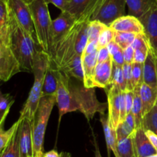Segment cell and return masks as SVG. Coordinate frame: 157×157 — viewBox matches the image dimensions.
Returning a JSON list of instances; mask_svg holds the SVG:
<instances>
[{"label":"cell","mask_w":157,"mask_h":157,"mask_svg":"<svg viewBox=\"0 0 157 157\" xmlns=\"http://www.w3.org/2000/svg\"><path fill=\"white\" fill-rule=\"evenodd\" d=\"M69 76H73L77 79L84 82V72L82 67V58L81 55H76L70 62L61 69Z\"/></svg>","instance_id":"484cf974"},{"label":"cell","mask_w":157,"mask_h":157,"mask_svg":"<svg viewBox=\"0 0 157 157\" xmlns=\"http://www.w3.org/2000/svg\"><path fill=\"white\" fill-rule=\"evenodd\" d=\"M147 157H157V153L153 154V155H149V156Z\"/></svg>","instance_id":"11a10c76"},{"label":"cell","mask_w":157,"mask_h":157,"mask_svg":"<svg viewBox=\"0 0 157 157\" xmlns=\"http://www.w3.org/2000/svg\"><path fill=\"white\" fill-rule=\"evenodd\" d=\"M149 51L145 49H134V58L133 62L144 63L148 55Z\"/></svg>","instance_id":"ab89813d"},{"label":"cell","mask_w":157,"mask_h":157,"mask_svg":"<svg viewBox=\"0 0 157 157\" xmlns=\"http://www.w3.org/2000/svg\"><path fill=\"white\" fill-rule=\"evenodd\" d=\"M59 75L60 70L50 58L43 83L42 96L56 95Z\"/></svg>","instance_id":"e0dca14e"},{"label":"cell","mask_w":157,"mask_h":157,"mask_svg":"<svg viewBox=\"0 0 157 157\" xmlns=\"http://www.w3.org/2000/svg\"><path fill=\"white\" fill-rule=\"evenodd\" d=\"M136 34L131 32H114L113 34V41L122 49H126L132 45L136 38Z\"/></svg>","instance_id":"1f68e13d"},{"label":"cell","mask_w":157,"mask_h":157,"mask_svg":"<svg viewBox=\"0 0 157 157\" xmlns=\"http://www.w3.org/2000/svg\"><path fill=\"white\" fill-rule=\"evenodd\" d=\"M10 109H8L4 111H0V125H2V123H5L6 119L7 117L8 114H9V111H10Z\"/></svg>","instance_id":"f907efd6"},{"label":"cell","mask_w":157,"mask_h":157,"mask_svg":"<svg viewBox=\"0 0 157 157\" xmlns=\"http://www.w3.org/2000/svg\"><path fill=\"white\" fill-rule=\"evenodd\" d=\"M140 87H136L133 90L134 92V98H133V107L131 109V113L133 114L136 123V129L142 128V123L144 115H143V105L141 101L140 95Z\"/></svg>","instance_id":"4316f807"},{"label":"cell","mask_w":157,"mask_h":157,"mask_svg":"<svg viewBox=\"0 0 157 157\" xmlns=\"http://www.w3.org/2000/svg\"><path fill=\"white\" fill-rule=\"evenodd\" d=\"M122 68L126 83V89H127L126 91H133L134 87H133V78H132V64L125 62Z\"/></svg>","instance_id":"d590c367"},{"label":"cell","mask_w":157,"mask_h":157,"mask_svg":"<svg viewBox=\"0 0 157 157\" xmlns=\"http://www.w3.org/2000/svg\"><path fill=\"white\" fill-rule=\"evenodd\" d=\"M113 34H114V32L109 26H107L101 32L99 38H98V46H99V49L106 47L112 40H113Z\"/></svg>","instance_id":"e575fe53"},{"label":"cell","mask_w":157,"mask_h":157,"mask_svg":"<svg viewBox=\"0 0 157 157\" xmlns=\"http://www.w3.org/2000/svg\"><path fill=\"white\" fill-rule=\"evenodd\" d=\"M140 95L143 105V115H144L156 104L157 89L143 83L140 87Z\"/></svg>","instance_id":"ffe728a7"},{"label":"cell","mask_w":157,"mask_h":157,"mask_svg":"<svg viewBox=\"0 0 157 157\" xmlns=\"http://www.w3.org/2000/svg\"><path fill=\"white\" fill-rule=\"evenodd\" d=\"M136 129H133V128L130 127L126 121L121 123L116 129L117 135L118 136H130L134 133Z\"/></svg>","instance_id":"74e56055"},{"label":"cell","mask_w":157,"mask_h":157,"mask_svg":"<svg viewBox=\"0 0 157 157\" xmlns=\"http://www.w3.org/2000/svg\"><path fill=\"white\" fill-rule=\"evenodd\" d=\"M43 157H61V154L58 153V151L55 149H52V150L44 153Z\"/></svg>","instance_id":"681fc988"},{"label":"cell","mask_w":157,"mask_h":157,"mask_svg":"<svg viewBox=\"0 0 157 157\" xmlns=\"http://www.w3.org/2000/svg\"><path fill=\"white\" fill-rule=\"evenodd\" d=\"M9 8L8 0H0V38L9 43Z\"/></svg>","instance_id":"cb8c5ba5"},{"label":"cell","mask_w":157,"mask_h":157,"mask_svg":"<svg viewBox=\"0 0 157 157\" xmlns=\"http://www.w3.org/2000/svg\"><path fill=\"white\" fill-rule=\"evenodd\" d=\"M21 72L19 63L9 43L0 38V81L7 82Z\"/></svg>","instance_id":"9c48e42d"},{"label":"cell","mask_w":157,"mask_h":157,"mask_svg":"<svg viewBox=\"0 0 157 157\" xmlns=\"http://www.w3.org/2000/svg\"><path fill=\"white\" fill-rule=\"evenodd\" d=\"M28 5L32 14L38 44L41 49L49 55L50 30L52 20L48 4L44 0H32Z\"/></svg>","instance_id":"8992f818"},{"label":"cell","mask_w":157,"mask_h":157,"mask_svg":"<svg viewBox=\"0 0 157 157\" xmlns=\"http://www.w3.org/2000/svg\"><path fill=\"white\" fill-rule=\"evenodd\" d=\"M107 26L98 20H93L88 23L87 26V42L98 40L101 32Z\"/></svg>","instance_id":"d6a6232c"},{"label":"cell","mask_w":157,"mask_h":157,"mask_svg":"<svg viewBox=\"0 0 157 157\" xmlns=\"http://www.w3.org/2000/svg\"><path fill=\"white\" fill-rule=\"evenodd\" d=\"M76 22L75 17L67 11L61 12L59 16L52 20L50 30V50L49 56L52 55L60 40L67 33Z\"/></svg>","instance_id":"30bf717a"},{"label":"cell","mask_w":157,"mask_h":157,"mask_svg":"<svg viewBox=\"0 0 157 157\" xmlns=\"http://www.w3.org/2000/svg\"><path fill=\"white\" fill-rule=\"evenodd\" d=\"M0 157H21L19 148V137H18V127L11 139L8 146L3 151Z\"/></svg>","instance_id":"83f0119b"},{"label":"cell","mask_w":157,"mask_h":157,"mask_svg":"<svg viewBox=\"0 0 157 157\" xmlns=\"http://www.w3.org/2000/svg\"><path fill=\"white\" fill-rule=\"evenodd\" d=\"M125 0H105L101 9L94 15L91 21L98 20L107 26L118 18L125 15Z\"/></svg>","instance_id":"8fae6325"},{"label":"cell","mask_w":157,"mask_h":157,"mask_svg":"<svg viewBox=\"0 0 157 157\" xmlns=\"http://www.w3.org/2000/svg\"><path fill=\"white\" fill-rule=\"evenodd\" d=\"M133 134L130 136L117 135V149L119 157H136L133 143Z\"/></svg>","instance_id":"d4e9b609"},{"label":"cell","mask_w":157,"mask_h":157,"mask_svg":"<svg viewBox=\"0 0 157 157\" xmlns=\"http://www.w3.org/2000/svg\"><path fill=\"white\" fill-rule=\"evenodd\" d=\"M108 105V120L114 129L125 120L127 117L125 103V92L117 87L110 86L106 89Z\"/></svg>","instance_id":"52a82bcc"},{"label":"cell","mask_w":157,"mask_h":157,"mask_svg":"<svg viewBox=\"0 0 157 157\" xmlns=\"http://www.w3.org/2000/svg\"><path fill=\"white\" fill-rule=\"evenodd\" d=\"M105 0H70L66 11L70 12L76 21H91L92 17L101 9Z\"/></svg>","instance_id":"ba28073f"},{"label":"cell","mask_w":157,"mask_h":157,"mask_svg":"<svg viewBox=\"0 0 157 157\" xmlns=\"http://www.w3.org/2000/svg\"><path fill=\"white\" fill-rule=\"evenodd\" d=\"M150 51H151L152 54H153V58H154V61H155V64H156V74H157V49H155V50H153V49H151L150 48Z\"/></svg>","instance_id":"816d5d0a"},{"label":"cell","mask_w":157,"mask_h":157,"mask_svg":"<svg viewBox=\"0 0 157 157\" xmlns=\"http://www.w3.org/2000/svg\"><path fill=\"white\" fill-rule=\"evenodd\" d=\"M45 3L48 4H52L56 6L58 9H61V12L66 11L70 0H44Z\"/></svg>","instance_id":"60d3db41"},{"label":"cell","mask_w":157,"mask_h":157,"mask_svg":"<svg viewBox=\"0 0 157 157\" xmlns=\"http://www.w3.org/2000/svg\"><path fill=\"white\" fill-rule=\"evenodd\" d=\"M19 123L20 119H18V121L15 122V123H14L9 129H7V130H5V129H3L4 123L0 125V155H2L3 151L5 150L6 146H8L9 143L10 142L11 139L13 136L14 133H15V132L16 131V129H18V126H19Z\"/></svg>","instance_id":"f1b7e54d"},{"label":"cell","mask_w":157,"mask_h":157,"mask_svg":"<svg viewBox=\"0 0 157 157\" xmlns=\"http://www.w3.org/2000/svg\"><path fill=\"white\" fill-rule=\"evenodd\" d=\"M110 58V53L107 47H103L98 49V63L103 62L107 61V59Z\"/></svg>","instance_id":"ee69618b"},{"label":"cell","mask_w":157,"mask_h":157,"mask_svg":"<svg viewBox=\"0 0 157 157\" xmlns=\"http://www.w3.org/2000/svg\"><path fill=\"white\" fill-rule=\"evenodd\" d=\"M8 5L20 26L31 35L35 42L38 44L32 14L28 3L25 0H8Z\"/></svg>","instance_id":"7c38bea8"},{"label":"cell","mask_w":157,"mask_h":157,"mask_svg":"<svg viewBox=\"0 0 157 157\" xmlns=\"http://www.w3.org/2000/svg\"><path fill=\"white\" fill-rule=\"evenodd\" d=\"M14 99L9 94H3L0 91V111H4L12 107Z\"/></svg>","instance_id":"f35d334b"},{"label":"cell","mask_w":157,"mask_h":157,"mask_svg":"<svg viewBox=\"0 0 157 157\" xmlns=\"http://www.w3.org/2000/svg\"><path fill=\"white\" fill-rule=\"evenodd\" d=\"M124 52V61L126 63H130L132 64L133 62V58H134V49L132 47V46L123 49Z\"/></svg>","instance_id":"7bdbcfd3"},{"label":"cell","mask_w":157,"mask_h":157,"mask_svg":"<svg viewBox=\"0 0 157 157\" xmlns=\"http://www.w3.org/2000/svg\"><path fill=\"white\" fill-rule=\"evenodd\" d=\"M9 26V45L19 63L21 71L33 72L36 55L42 49L20 26L10 9Z\"/></svg>","instance_id":"6da1fadb"},{"label":"cell","mask_w":157,"mask_h":157,"mask_svg":"<svg viewBox=\"0 0 157 157\" xmlns=\"http://www.w3.org/2000/svg\"><path fill=\"white\" fill-rule=\"evenodd\" d=\"M143 74H144V63H132V78H133V85L134 89L140 86L144 83Z\"/></svg>","instance_id":"836d02e7"},{"label":"cell","mask_w":157,"mask_h":157,"mask_svg":"<svg viewBox=\"0 0 157 157\" xmlns=\"http://www.w3.org/2000/svg\"><path fill=\"white\" fill-rule=\"evenodd\" d=\"M146 134H147V137L150 139V143H152V145L153 146V147L155 148V149L157 151V135L155 134L154 132H151V131L146 130L145 131Z\"/></svg>","instance_id":"c3c4849f"},{"label":"cell","mask_w":157,"mask_h":157,"mask_svg":"<svg viewBox=\"0 0 157 157\" xmlns=\"http://www.w3.org/2000/svg\"><path fill=\"white\" fill-rule=\"evenodd\" d=\"M55 103L56 95L41 96L35 117L32 120L33 157H43L44 155L43 145L46 126Z\"/></svg>","instance_id":"5b68a950"},{"label":"cell","mask_w":157,"mask_h":157,"mask_svg":"<svg viewBox=\"0 0 157 157\" xmlns=\"http://www.w3.org/2000/svg\"><path fill=\"white\" fill-rule=\"evenodd\" d=\"M112 61L113 63L118 65V66H123L125 63L124 61V52H123V49H120L118 52H117L114 55H113L112 56H110Z\"/></svg>","instance_id":"bcb514c9"},{"label":"cell","mask_w":157,"mask_h":157,"mask_svg":"<svg viewBox=\"0 0 157 157\" xmlns=\"http://www.w3.org/2000/svg\"><path fill=\"white\" fill-rule=\"evenodd\" d=\"M144 83L150 86L157 89V74L154 58L151 51H149L148 55L144 62Z\"/></svg>","instance_id":"7402d4cb"},{"label":"cell","mask_w":157,"mask_h":157,"mask_svg":"<svg viewBox=\"0 0 157 157\" xmlns=\"http://www.w3.org/2000/svg\"><path fill=\"white\" fill-rule=\"evenodd\" d=\"M99 49L98 46V40H94L92 42H87V45L85 46L83 55H87V54H90L92 52H94Z\"/></svg>","instance_id":"f6af8a7d"},{"label":"cell","mask_w":157,"mask_h":157,"mask_svg":"<svg viewBox=\"0 0 157 157\" xmlns=\"http://www.w3.org/2000/svg\"><path fill=\"white\" fill-rule=\"evenodd\" d=\"M61 157H71V155L69 152H61Z\"/></svg>","instance_id":"db71d44e"},{"label":"cell","mask_w":157,"mask_h":157,"mask_svg":"<svg viewBox=\"0 0 157 157\" xmlns=\"http://www.w3.org/2000/svg\"><path fill=\"white\" fill-rule=\"evenodd\" d=\"M87 22L76 21L71 29L60 40L50 56L55 66L61 70L76 55L82 56L87 43Z\"/></svg>","instance_id":"7a4b0ae2"},{"label":"cell","mask_w":157,"mask_h":157,"mask_svg":"<svg viewBox=\"0 0 157 157\" xmlns=\"http://www.w3.org/2000/svg\"><path fill=\"white\" fill-rule=\"evenodd\" d=\"M107 49H108L109 53H110V56H112L113 55H114L117 52H118L120 49H121V48L120 47V46H118V45L114 41H113V40H112V41L110 42L108 45H107Z\"/></svg>","instance_id":"7dc6e473"},{"label":"cell","mask_w":157,"mask_h":157,"mask_svg":"<svg viewBox=\"0 0 157 157\" xmlns=\"http://www.w3.org/2000/svg\"><path fill=\"white\" fill-rule=\"evenodd\" d=\"M107 103H101L95 94L94 88H87L72 85L69 86L68 111H79L84 114L87 119L90 121L97 112L104 114L107 109Z\"/></svg>","instance_id":"3957f363"},{"label":"cell","mask_w":157,"mask_h":157,"mask_svg":"<svg viewBox=\"0 0 157 157\" xmlns=\"http://www.w3.org/2000/svg\"><path fill=\"white\" fill-rule=\"evenodd\" d=\"M142 128L157 135V105L156 104L143 118Z\"/></svg>","instance_id":"f546056e"},{"label":"cell","mask_w":157,"mask_h":157,"mask_svg":"<svg viewBox=\"0 0 157 157\" xmlns=\"http://www.w3.org/2000/svg\"><path fill=\"white\" fill-rule=\"evenodd\" d=\"M50 56L43 50L38 51L34 63V83L29 97L20 112V119H28L32 121L42 96V86Z\"/></svg>","instance_id":"277c9868"},{"label":"cell","mask_w":157,"mask_h":157,"mask_svg":"<svg viewBox=\"0 0 157 157\" xmlns=\"http://www.w3.org/2000/svg\"><path fill=\"white\" fill-rule=\"evenodd\" d=\"M133 143L136 157H147L157 153L143 128L136 129L133 135Z\"/></svg>","instance_id":"2e32d148"},{"label":"cell","mask_w":157,"mask_h":157,"mask_svg":"<svg viewBox=\"0 0 157 157\" xmlns=\"http://www.w3.org/2000/svg\"><path fill=\"white\" fill-rule=\"evenodd\" d=\"M129 8L130 15L137 18L144 15L152 6L157 3V0H125Z\"/></svg>","instance_id":"603a6c76"},{"label":"cell","mask_w":157,"mask_h":157,"mask_svg":"<svg viewBox=\"0 0 157 157\" xmlns=\"http://www.w3.org/2000/svg\"><path fill=\"white\" fill-rule=\"evenodd\" d=\"M18 137L21 157H33V127L32 121L28 119H20Z\"/></svg>","instance_id":"5bb4252c"},{"label":"cell","mask_w":157,"mask_h":157,"mask_svg":"<svg viewBox=\"0 0 157 157\" xmlns=\"http://www.w3.org/2000/svg\"><path fill=\"white\" fill-rule=\"evenodd\" d=\"M132 47L134 49H145L150 50V45L144 33L136 34L134 41L132 43Z\"/></svg>","instance_id":"8d00e7d4"},{"label":"cell","mask_w":157,"mask_h":157,"mask_svg":"<svg viewBox=\"0 0 157 157\" xmlns=\"http://www.w3.org/2000/svg\"><path fill=\"white\" fill-rule=\"evenodd\" d=\"M95 157H102L101 152H100L99 147H98V145L97 144L96 141H95Z\"/></svg>","instance_id":"f5cc1de1"},{"label":"cell","mask_w":157,"mask_h":157,"mask_svg":"<svg viewBox=\"0 0 157 157\" xmlns=\"http://www.w3.org/2000/svg\"><path fill=\"white\" fill-rule=\"evenodd\" d=\"M133 98H134V92L133 91H126L125 92V103L127 115L131 112L133 107Z\"/></svg>","instance_id":"b9f144b4"},{"label":"cell","mask_w":157,"mask_h":157,"mask_svg":"<svg viewBox=\"0 0 157 157\" xmlns=\"http://www.w3.org/2000/svg\"><path fill=\"white\" fill-rule=\"evenodd\" d=\"M151 49H157V3L138 18Z\"/></svg>","instance_id":"4fadbf2b"},{"label":"cell","mask_w":157,"mask_h":157,"mask_svg":"<svg viewBox=\"0 0 157 157\" xmlns=\"http://www.w3.org/2000/svg\"><path fill=\"white\" fill-rule=\"evenodd\" d=\"M98 51L87 55H82V67L84 72V86L87 88H94V82L95 69L98 64Z\"/></svg>","instance_id":"d6986e66"},{"label":"cell","mask_w":157,"mask_h":157,"mask_svg":"<svg viewBox=\"0 0 157 157\" xmlns=\"http://www.w3.org/2000/svg\"><path fill=\"white\" fill-rule=\"evenodd\" d=\"M100 121L102 124L103 129H104V135H105L106 143H107V149L109 152V157H110V150L114 154L115 157L118 156L117 149V132L116 129H113L110 124L108 120V117L106 116L104 114L100 115Z\"/></svg>","instance_id":"44dd1931"},{"label":"cell","mask_w":157,"mask_h":157,"mask_svg":"<svg viewBox=\"0 0 157 157\" xmlns=\"http://www.w3.org/2000/svg\"><path fill=\"white\" fill-rule=\"evenodd\" d=\"M113 32H124L139 34L144 33V26L139 18L131 15L121 16L109 26Z\"/></svg>","instance_id":"9a60e30c"},{"label":"cell","mask_w":157,"mask_h":157,"mask_svg":"<svg viewBox=\"0 0 157 157\" xmlns=\"http://www.w3.org/2000/svg\"><path fill=\"white\" fill-rule=\"evenodd\" d=\"M113 61L111 58L103 62L98 63L95 69L94 82L95 87L107 89L110 86Z\"/></svg>","instance_id":"ac0fdd59"},{"label":"cell","mask_w":157,"mask_h":157,"mask_svg":"<svg viewBox=\"0 0 157 157\" xmlns=\"http://www.w3.org/2000/svg\"><path fill=\"white\" fill-rule=\"evenodd\" d=\"M110 86H113L121 89L122 92H126V83L124 76L122 66H118L113 62L112 68V75Z\"/></svg>","instance_id":"4dcf8cb0"},{"label":"cell","mask_w":157,"mask_h":157,"mask_svg":"<svg viewBox=\"0 0 157 157\" xmlns=\"http://www.w3.org/2000/svg\"><path fill=\"white\" fill-rule=\"evenodd\" d=\"M25 1L26 2H27V3H29V2H30V1H32V0H25Z\"/></svg>","instance_id":"9f6ffc18"},{"label":"cell","mask_w":157,"mask_h":157,"mask_svg":"<svg viewBox=\"0 0 157 157\" xmlns=\"http://www.w3.org/2000/svg\"><path fill=\"white\" fill-rule=\"evenodd\" d=\"M156 105H157V101H156Z\"/></svg>","instance_id":"6f0895ef"}]
</instances>
